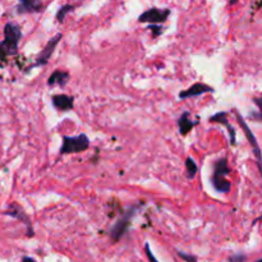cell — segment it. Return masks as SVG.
<instances>
[{
	"instance_id": "22",
	"label": "cell",
	"mask_w": 262,
	"mask_h": 262,
	"mask_svg": "<svg viewBox=\"0 0 262 262\" xmlns=\"http://www.w3.org/2000/svg\"><path fill=\"white\" fill-rule=\"evenodd\" d=\"M237 1H238V0H229V4H230V5H234Z\"/></svg>"
},
{
	"instance_id": "4",
	"label": "cell",
	"mask_w": 262,
	"mask_h": 262,
	"mask_svg": "<svg viewBox=\"0 0 262 262\" xmlns=\"http://www.w3.org/2000/svg\"><path fill=\"white\" fill-rule=\"evenodd\" d=\"M138 210V206L133 205V206H129L127 210L121 215V217L118 219L117 223L113 225V228L110 229V238L113 239V242H118L121 238L124 237V234L129 230V227H131L132 219L135 217L136 212Z\"/></svg>"
},
{
	"instance_id": "21",
	"label": "cell",
	"mask_w": 262,
	"mask_h": 262,
	"mask_svg": "<svg viewBox=\"0 0 262 262\" xmlns=\"http://www.w3.org/2000/svg\"><path fill=\"white\" fill-rule=\"evenodd\" d=\"M22 262H36L34 259H31V257H23L22 259Z\"/></svg>"
},
{
	"instance_id": "15",
	"label": "cell",
	"mask_w": 262,
	"mask_h": 262,
	"mask_svg": "<svg viewBox=\"0 0 262 262\" xmlns=\"http://www.w3.org/2000/svg\"><path fill=\"white\" fill-rule=\"evenodd\" d=\"M253 103L257 105L259 111H257V113H251V114H249V119H252L253 122H262V96L253 97Z\"/></svg>"
},
{
	"instance_id": "10",
	"label": "cell",
	"mask_w": 262,
	"mask_h": 262,
	"mask_svg": "<svg viewBox=\"0 0 262 262\" xmlns=\"http://www.w3.org/2000/svg\"><path fill=\"white\" fill-rule=\"evenodd\" d=\"M52 106L55 107L56 110L67 113V111L73 110L74 107V97L69 96V95H54L52 97Z\"/></svg>"
},
{
	"instance_id": "6",
	"label": "cell",
	"mask_w": 262,
	"mask_h": 262,
	"mask_svg": "<svg viewBox=\"0 0 262 262\" xmlns=\"http://www.w3.org/2000/svg\"><path fill=\"white\" fill-rule=\"evenodd\" d=\"M170 9H159V8H150L138 17L140 23H164L168 21L170 16Z\"/></svg>"
},
{
	"instance_id": "12",
	"label": "cell",
	"mask_w": 262,
	"mask_h": 262,
	"mask_svg": "<svg viewBox=\"0 0 262 262\" xmlns=\"http://www.w3.org/2000/svg\"><path fill=\"white\" fill-rule=\"evenodd\" d=\"M69 82V73L66 70H60V69H56L52 73V76L49 77L48 85L49 86H60L64 87L67 83Z\"/></svg>"
},
{
	"instance_id": "14",
	"label": "cell",
	"mask_w": 262,
	"mask_h": 262,
	"mask_svg": "<svg viewBox=\"0 0 262 262\" xmlns=\"http://www.w3.org/2000/svg\"><path fill=\"white\" fill-rule=\"evenodd\" d=\"M186 172L188 179H193L194 176H196L197 172H198V166H197L193 157H191V156H188L186 159Z\"/></svg>"
},
{
	"instance_id": "19",
	"label": "cell",
	"mask_w": 262,
	"mask_h": 262,
	"mask_svg": "<svg viewBox=\"0 0 262 262\" xmlns=\"http://www.w3.org/2000/svg\"><path fill=\"white\" fill-rule=\"evenodd\" d=\"M145 252H146V256H147V259L150 262H159L157 261V259L155 257V255L152 253L151 248H150V245L148 243H146L145 245Z\"/></svg>"
},
{
	"instance_id": "13",
	"label": "cell",
	"mask_w": 262,
	"mask_h": 262,
	"mask_svg": "<svg viewBox=\"0 0 262 262\" xmlns=\"http://www.w3.org/2000/svg\"><path fill=\"white\" fill-rule=\"evenodd\" d=\"M198 122H192L190 119V113L184 111L178 119V127H179V132L182 136H187L192 129L197 125Z\"/></svg>"
},
{
	"instance_id": "1",
	"label": "cell",
	"mask_w": 262,
	"mask_h": 262,
	"mask_svg": "<svg viewBox=\"0 0 262 262\" xmlns=\"http://www.w3.org/2000/svg\"><path fill=\"white\" fill-rule=\"evenodd\" d=\"M22 31L18 24L9 22L4 27V40L0 42V59L16 55L18 50V44L21 41Z\"/></svg>"
},
{
	"instance_id": "20",
	"label": "cell",
	"mask_w": 262,
	"mask_h": 262,
	"mask_svg": "<svg viewBox=\"0 0 262 262\" xmlns=\"http://www.w3.org/2000/svg\"><path fill=\"white\" fill-rule=\"evenodd\" d=\"M245 256L243 253H237V255L231 256L229 259V262H245Z\"/></svg>"
},
{
	"instance_id": "8",
	"label": "cell",
	"mask_w": 262,
	"mask_h": 262,
	"mask_svg": "<svg viewBox=\"0 0 262 262\" xmlns=\"http://www.w3.org/2000/svg\"><path fill=\"white\" fill-rule=\"evenodd\" d=\"M4 214L8 215V216L14 217V219H17V220L22 221V223H23V224H26V227H27L28 237H32V235H34V229H32L31 220L28 219V216L26 215V212H24L23 209H22L19 205L12 204L11 206H9V209H8V210L5 211Z\"/></svg>"
},
{
	"instance_id": "11",
	"label": "cell",
	"mask_w": 262,
	"mask_h": 262,
	"mask_svg": "<svg viewBox=\"0 0 262 262\" xmlns=\"http://www.w3.org/2000/svg\"><path fill=\"white\" fill-rule=\"evenodd\" d=\"M44 9V3L42 0H19L17 5L18 14H27V13H38Z\"/></svg>"
},
{
	"instance_id": "2",
	"label": "cell",
	"mask_w": 262,
	"mask_h": 262,
	"mask_svg": "<svg viewBox=\"0 0 262 262\" xmlns=\"http://www.w3.org/2000/svg\"><path fill=\"white\" fill-rule=\"evenodd\" d=\"M212 169H214V172H212V176H211V183H212L215 191L219 193H228L231 188V184L228 180L230 168H229L227 157L217 159L212 165Z\"/></svg>"
},
{
	"instance_id": "16",
	"label": "cell",
	"mask_w": 262,
	"mask_h": 262,
	"mask_svg": "<svg viewBox=\"0 0 262 262\" xmlns=\"http://www.w3.org/2000/svg\"><path fill=\"white\" fill-rule=\"evenodd\" d=\"M74 11V7L73 5H70V4H66V5H63V7H60V9L58 11V13H56V21L60 22V23H63L64 22V19H66L67 14L70 13V12Z\"/></svg>"
},
{
	"instance_id": "9",
	"label": "cell",
	"mask_w": 262,
	"mask_h": 262,
	"mask_svg": "<svg viewBox=\"0 0 262 262\" xmlns=\"http://www.w3.org/2000/svg\"><path fill=\"white\" fill-rule=\"evenodd\" d=\"M209 122L211 123H219V124L224 125L227 129H228L229 137H230V145L234 146L237 143V133H235V129L230 125L228 121V113H225V111H219L216 114L211 115L209 118Z\"/></svg>"
},
{
	"instance_id": "3",
	"label": "cell",
	"mask_w": 262,
	"mask_h": 262,
	"mask_svg": "<svg viewBox=\"0 0 262 262\" xmlns=\"http://www.w3.org/2000/svg\"><path fill=\"white\" fill-rule=\"evenodd\" d=\"M90 147V138L85 133H81L74 137L64 136L60 147V155H70V154H80L86 151Z\"/></svg>"
},
{
	"instance_id": "17",
	"label": "cell",
	"mask_w": 262,
	"mask_h": 262,
	"mask_svg": "<svg viewBox=\"0 0 262 262\" xmlns=\"http://www.w3.org/2000/svg\"><path fill=\"white\" fill-rule=\"evenodd\" d=\"M148 30L152 32V37H157V36H160V35L162 34V31H164V28L161 27V26H159L157 23H151L148 24Z\"/></svg>"
},
{
	"instance_id": "18",
	"label": "cell",
	"mask_w": 262,
	"mask_h": 262,
	"mask_svg": "<svg viewBox=\"0 0 262 262\" xmlns=\"http://www.w3.org/2000/svg\"><path fill=\"white\" fill-rule=\"evenodd\" d=\"M178 256H179L180 259L184 260V261H187V262H197L196 256H193V255H188V253H184V252L178 251Z\"/></svg>"
},
{
	"instance_id": "23",
	"label": "cell",
	"mask_w": 262,
	"mask_h": 262,
	"mask_svg": "<svg viewBox=\"0 0 262 262\" xmlns=\"http://www.w3.org/2000/svg\"><path fill=\"white\" fill-rule=\"evenodd\" d=\"M256 262H262V259H260V260H257V261Z\"/></svg>"
},
{
	"instance_id": "5",
	"label": "cell",
	"mask_w": 262,
	"mask_h": 262,
	"mask_svg": "<svg viewBox=\"0 0 262 262\" xmlns=\"http://www.w3.org/2000/svg\"><path fill=\"white\" fill-rule=\"evenodd\" d=\"M62 38H63L62 34H56L55 36H52V37L48 41V44L45 45V48L42 49L41 52L38 54L37 58H36V60H35V63L31 66V68H34V67L46 66V64L49 63V60H50V58H52V55L54 54V52H55L56 45H58L59 42H60V40H62Z\"/></svg>"
},
{
	"instance_id": "7",
	"label": "cell",
	"mask_w": 262,
	"mask_h": 262,
	"mask_svg": "<svg viewBox=\"0 0 262 262\" xmlns=\"http://www.w3.org/2000/svg\"><path fill=\"white\" fill-rule=\"evenodd\" d=\"M215 90L214 87L209 86L206 83L197 82L193 83L192 86L188 87L187 90L179 92V99L180 100H186V99H191V97H197L204 95V93H214Z\"/></svg>"
}]
</instances>
